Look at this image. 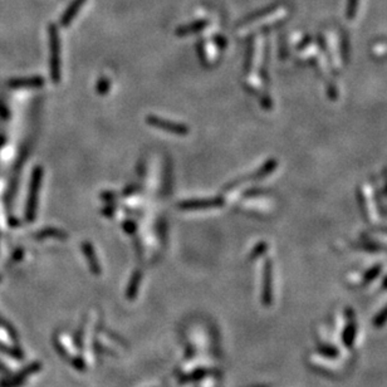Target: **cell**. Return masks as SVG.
I'll list each match as a JSON object with an SVG mask.
<instances>
[{"mask_svg": "<svg viewBox=\"0 0 387 387\" xmlns=\"http://www.w3.org/2000/svg\"><path fill=\"white\" fill-rule=\"evenodd\" d=\"M67 233L63 230H59V229H54V228H48L45 230L39 231V234L37 235V238H58V239H66L67 238Z\"/></svg>", "mask_w": 387, "mask_h": 387, "instance_id": "8fae6325", "label": "cell"}, {"mask_svg": "<svg viewBox=\"0 0 387 387\" xmlns=\"http://www.w3.org/2000/svg\"><path fill=\"white\" fill-rule=\"evenodd\" d=\"M82 249H83V251H85V255H86V258H87L88 263H90L91 268H92V271L97 274L99 272V266H98V261H97L95 250H93L92 245L86 241V243L82 244Z\"/></svg>", "mask_w": 387, "mask_h": 387, "instance_id": "9c48e42d", "label": "cell"}, {"mask_svg": "<svg viewBox=\"0 0 387 387\" xmlns=\"http://www.w3.org/2000/svg\"><path fill=\"white\" fill-rule=\"evenodd\" d=\"M82 4H83V0H77L75 4H73L72 7H71L70 9L67 10V12H66V14L63 15V18H62V25H64L66 27V25L70 24L71 20H72L73 18L76 17V14H77V10L80 9V7Z\"/></svg>", "mask_w": 387, "mask_h": 387, "instance_id": "7c38bea8", "label": "cell"}, {"mask_svg": "<svg viewBox=\"0 0 387 387\" xmlns=\"http://www.w3.org/2000/svg\"><path fill=\"white\" fill-rule=\"evenodd\" d=\"M205 27H206V23L205 22H199V23H195V24L186 25V27L179 28V29H177V34H179V35L191 34V33H195L196 30H200V29H203V28H205Z\"/></svg>", "mask_w": 387, "mask_h": 387, "instance_id": "4fadbf2b", "label": "cell"}, {"mask_svg": "<svg viewBox=\"0 0 387 387\" xmlns=\"http://www.w3.org/2000/svg\"><path fill=\"white\" fill-rule=\"evenodd\" d=\"M380 272H381V267L380 266L373 267L372 269H370V271H368L367 273L365 274V278H363V283H365V284L370 283L371 281H373V279H375L376 277L378 276V273H380Z\"/></svg>", "mask_w": 387, "mask_h": 387, "instance_id": "e0dca14e", "label": "cell"}, {"mask_svg": "<svg viewBox=\"0 0 387 387\" xmlns=\"http://www.w3.org/2000/svg\"><path fill=\"white\" fill-rule=\"evenodd\" d=\"M263 300L267 305L271 304L272 300V264L267 262L264 268V286H263Z\"/></svg>", "mask_w": 387, "mask_h": 387, "instance_id": "ba28073f", "label": "cell"}, {"mask_svg": "<svg viewBox=\"0 0 387 387\" xmlns=\"http://www.w3.org/2000/svg\"><path fill=\"white\" fill-rule=\"evenodd\" d=\"M109 87H111V83H109V81L107 80V78L103 77L97 83V92H98L99 95H106L109 91Z\"/></svg>", "mask_w": 387, "mask_h": 387, "instance_id": "9a60e30c", "label": "cell"}, {"mask_svg": "<svg viewBox=\"0 0 387 387\" xmlns=\"http://www.w3.org/2000/svg\"><path fill=\"white\" fill-rule=\"evenodd\" d=\"M136 190H137V186H132V185H130V186L126 187V190L123 191V195H131V194H134Z\"/></svg>", "mask_w": 387, "mask_h": 387, "instance_id": "d6986e66", "label": "cell"}, {"mask_svg": "<svg viewBox=\"0 0 387 387\" xmlns=\"http://www.w3.org/2000/svg\"><path fill=\"white\" fill-rule=\"evenodd\" d=\"M318 352H319L322 356H326V357H330V358L338 357V350L336 347H333V346H328V345L318 346Z\"/></svg>", "mask_w": 387, "mask_h": 387, "instance_id": "5bb4252c", "label": "cell"}, {"mask_svg": "<svg viewBox=\"0 0 387 387\" xmlns=\"http://www.w3.org/2000/svg\"><path fill=\"white\" fill-rule=\"evenodd\" d=\"M123 229H124V230H126L128 234H134V233H135V230H136V224H135L134 221H130V220L124 221V224H123Z\"/></svg>", "mask_w": 387, "mask_h": 387, "instance_id": "ac0fdd59", "label": "cell"}, {"mask_svg": "<svg viewBox=\"0 0 387 387\" xmlns=\"http://www.w3.org/2000/svg\"><path fill=\"white\" fill-rule=\"evenodd\" d=\"M43 83H44L43 78L32 77L17 81V82L13 83V86L14 87H40V86H43Z\"/></svg>", "mask_w": 387, "mask_h": 387, "instance_id": "30bf717a", "label": "cell"}, {"mask_svg": "<svg viewBox=\"0 0 387 387\" xmlns=\"http://www.w3.org/2000/svg\"><path fill=\"white\" fill-rule=\"evenodd\" d=\"M276 161H269L268 164L266 165V166L261 167V169L258 170V171L253 172L251 175H249V176H245V177H240V179L235 180L234 182H231V184H229L228 186L225 187V190H231V189H235V187H238L239 185L244 184V182L246 181H250V180H258V179H263L264 176H267V175L271 174L272 171L274 170V167H276Z\"/></svg>", "mask_w": 387, "mask_h": 387, "instance_id": "5b68a950", "label": "cell"}, {"mask_svg": "<svg viewBox=\"0 0 387 387\" xmlns=\"http://www.w3.org/2000/svg\"><path fill=\"white\" fill-rule=\"evenodd\" d=\"M50 77L55 85L60 82L62 72H60V44L58 38L57 29L54 27L50 28Z\"/></svg>", "mask_w": 387, "mask_h": 387, "instance_id": "6da1fadb", "label": "cell"}, {"mask_svg": "<svg viewBox=\"0 0 387 387\" xmlns=\"http://www.w3.org/2000/svg\"><path fill=\"white\" fill-rule=\"evenodd\" d=\"M386 322H387V307L383 308V309L376 315V318L373 319V326H375V327H382Z\"/></svg>", "mask_w": 387, "mask_h": 387, "instance_id": "2e32d148", "label": "cell"}, {"mask_svg": "<svg viewBox=\"0 0 387 387\" xmlns=\"http://www.w3.org/2000/svg\"><path fill=\"white\" fill-rule=\"evenodd\" d=\"M43 170L40 167H35L32 177V185H30V194L28 199L27 206V218L29 220H33L35 216V210H37V201H38V191H39L40 182H42Z\"/></svg>", "mask_w": 387, "mask_h": 387, "instance_id": "3957f363", "label": "cell"}, {"mask_svg": "<svg viewBox=\"0 0 387 387\" xmlns=\"http://www.w3.org/2000/svg\"><path fill=\"white\" fill-rule=\"evenodd\" d=\"M39 368V366L38 365H32L29 366V367L25 368L23 372H19L17 376H14V377L9 378V380L7 381H3L2 383V387H17V386H20L23 383V381L25 380V378L28 377L29 375H32L33 372H35V371Z\"/></svg>", "mask_w": 387, "mask_h": 387, "instance_id": "8992f818", "label": "cell"}, {"mask_svg": "<svg viewBox=\"0 0 387 387\" xmlns=\"http://www.w3.org/2000/svg\"><path fill=\"white\" fill-rule=\"evenodd\" d=\"M224 205V199L220 196L206 199H191V200L180 201L177 204L182 210H201V209H214L220 208Z\"/></svg>", "mask_w": 387, "mask_h": 387, "instance_id": "277c9868", "label": "cell"}, {"mask_svg": "<svg viewBox=\"0 0 387 387\" xmlns=\"http://www.w3.org/2000/svg\"><path fill=\"white\" fill-rule=\"evenodd\" d=\"M348 317H350V320H348L347 327H346L345 331H343L342 340H343V343H345L346 347L350 348V347H352L353 342H355L356 331H357V328H356L355 317H353L352 312H348Z\"/></svg>", "mask_w": 387, "mask_h": 387, "instance_id": "52a82bcc", "label": "cell"}, {"mask_svg": "<svg viewBox=\"0 0 387 387\" xmlns=\"http://www.w3.org/2000/svg\"><path fill=\"white\" fill-rule=\"evenodd\" d=\"M146 122L155 128L162 130V131H166L167 134L175 135V136H186L189 134V127L185 126V124L177 123V122L170 121V119L155 116V114L147 116Z\"/></svg>", "mask_w": 387, "mask_h": 387, "instance_id": "7a4b0ae2", "label": "cell"}, {"mask_svg": "<svg viewBox=\"0 0 387 387\" xmlns=\"http://www.w3.org/2000/svg\"><path fill=\"white\" fill-rule=\"evenodd\" d=\"M102 199H104V200H106V201H108V203H111V201L114 199V195H113V194H112V192H109L108 195H102Z\"/></svg>", "mask_w": 387, "mask_h": 387, "instance_id": "ffe728a7", "label": "cell"}]
</instances>
